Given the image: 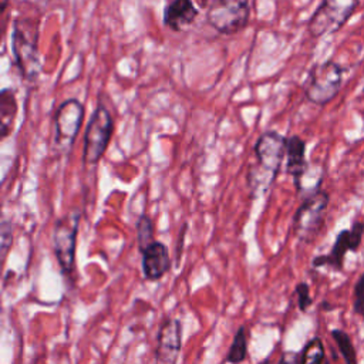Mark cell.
Listing matches in <instances>:
<instances>
[{
    "instance_id": "4",
    "label": "cell",
    "mask_w": 364,
    "mask_h": 364,
    "mask_svg": "<svg viewBox=\"0 0 364 364\" xmlns=\"http://www.w3.org/2000/svg\"><path fill=\"white\" fill-rule=\"evenodd\" d=\"M250 18L249 0H212L206 10L208 24L220 34L242 31Z\"/></svg>"
},
{
    "instance_id": "5",
    "label": "cell",
    "mask_w": 364,
    "mask_h": 364,
    "mask_svg": "<svg viewBox=\"0 0 364 364\" xmlns=\"http://www.w3.org/2000/svg\"><path fill=\"white\" fill-rule=\"evenodd\" d=\"M358 0H321L307 23V31L318 38L338 31L353 16Z\"/></svg>"
},
{
    "instance_id": "22",
    "label": "cell",
    "mask_w": 364,
    "mask_h": 364,
    "mask_svg": "<svg viewBox=\"0 0 364 364\" xmlns=\"http://www.w3.org/2000/svg\"><path fill=\"white\" fill-rule=\"evenodd\" d=\"M11 245V229L7 222H3L1 225V250L3 255H6L7 247Z\"/></svg>"
},
{
    "instance_id": "26",
    "label": "cell",
    "mask_w": 364,
    "mask_h": 364,
    "mask_svg": "<svg viewBox=\"0 0 364 364\" xmlns=\"http://www.w3.org/2000/svg\"><path fill=\"white\" fill-rule=\"evenodd\" d=\"M363 92H364V88H363Z\"/></svg>"
},
{
    "instance_id": "19",
    "label": "cell",
    "mask_w": 364,
    "mask_h": 364,
    "mask_svg": "<svg viewBox=\"0 0 364 364\" xmlns=\"http://www.w3.org/2000/svg\"><path fill=\"white\" fill-rule=\"evenodd\" d=\"M331 334H333V338L336 340L346 363L347 364H357V355H355V351H354V347L351 344L350 337L341 330H333Z\"/></svg>"
},
{
    "instance_id": "6",
    "label": "cell",
    "mask_w": 364,
    "mask_h": 364,
    "mask_svg": "<svg viewBox=\"0 0 364 364\" xmlns=\"http://www.w3.org/2000/svg\"><path fill=\"white\" fill-rule=\"evenodd\" d=\"M112 129L114 119L111 112L100 104L94 109L84 132L82 161L85 165H97L100 162L111 141Z\"/></svg>"
},
{
    "instance_id": "17",
    "label": "cell",
    "mask_w": 364,
    "mask_h": 364,
    "mask_svg": "<svg viewBox=\"0 0 364 364\" xmlns=\"http://www.w3.org/2000/svg\"><path fill=\"white\" fill-rule=\"evenodd\" d=\"M136 242L138 247L142 252L148 247L154 240V225L152 220L146 215H141L136 220Z\"/></svg>"
},
{
    "instance_id": "14",
    "label": "cell",
    "mask_w": 364,
    "mask_h": 364,
    "mask_svg": "<svg viewBox=\"0 0 364 364\" xmlns=\"http://www.w3.org/2000/svg\"><path fill=\"white\" fill-rule=\"evenodd\" d=\"M309 169L306 161V142L299 135H291L286 142V172L293 176L297 185Z\"/></svg>"
},
{
    "instance_id": "9",
    "label": "cell",
    "mask_w": 364,
    "mask_h": 364,
    "mask_svg": "<svg viewBox=\"0 0 364 364\" xmlns=\"http://www.w3.org/2000/svg\"><path fill=\"white\" fill-rule=\"evenodd\" d=\"M327 205L328 193L321 189L304 198L303 203L296 210L293 220L294 233L300 240L309 242L317 235L323 225Z\"/></svg>"
},
{
    "instance_id": "11",
    "label": "cell",
    "mask_w": 364,
    "mask_h": 364,
    "mask_svg": "<svg viewBox=\"0 0 364 364\" xmlns=\"http://www.w3.org/2000/svg\"><path fill=\"white\" fill-rule=\"evenodd\" d=\"M364 233V223L355 222L351 229L341 230L336 239V243L331 249V253L327 256H318L313 260L314 266H323V264H331L334 267H340L343 257L347 250H355L360 243Z\"/></svg>"
},
{
    "instance_id": "15",
    "label": "cell",
    "mask_w": 364,
    "mask_h": 364,
    "mask_svg": "<svg viewBox=\"0 0 364 364\" xmlns=\"http://www.w3.org/2000/svg\"><path fill=\"white\" fill-rule=\"evenodd\" d=\"M17 108L16 92L11 88H3L0 94V131L3 138H6L13 129Z\"/></svg>"
},
{
    "instance_id": "24",
    "label": "cell",
    "mask_w": 364,
    "mask_h": 364,
    "mask_svg": "<svg viewBox=\"0 0 364 364\" xmlns=\"http://www.w3.org/2000/svg\"><path fill=\"white\" fill-rule=\"evenodd\" d=\"M7 4H9V0H0V6H1V11H4V10H6V7H7Z\"/></svg>"
},
{
    "instance_id": "16",
    "label": "cell",
    "mask_w": 364,
    "mask_h": 364,
    "mask_svg": "<svg viewBox=\"0 0 364 364\" xmlns=\"http://www.w3.org/2000/svg\"><path fill=\"white\" fill-rule=\"evenodd\" d=\"M246 354H247V341H246L245 327H239L233 337V341L229 347L226 360L230 364H239L246 358Z\"/></svg>"
},
{
    "instance_id": "13",
    "label": "cell",
    "mask_w": 364,
    "mask_h": 364,
    "mask_svg": "<svg viewBox=\"0 0 364 364\" xmlns=\"http://www.w3.org/2000/svg\"><path fill=\"white\" fill-rule=\"evenodd\" d=\"M199 10L192 0H171L164 9V24L172 31H182L198 17Z\"/></svg>"
},
{
    "instance_id": "23",
    "label": "cell",
    "mask_w": 364,
    "mask_h": 364,
    "mask_svg": "<svg viewBox=\"0 0 364 364\" xmlns=\"http://www.w3.org/2000/svg\"><path fill=\"white\" fill-rule=\"evenodd\" d=\"M279 364H301V354H296L293 351H287L282 355Z\"/></svg>"
},
{
    "instance_id": "8",
    "label": "cell",
    "mask_w": 364,
    "mask_h": 364,
    "mask_svg": "<svg viewBox=\"0 0 364 364\" xmlns=\"http://www.w3.org/2000/svg\"><path fill=\"white\" fill-rule=\"evenodd\" d=\"M80 218L81 213L78 210H70L64 216L57 219L53 230L54 253L60 269L65 276H70L74 269Z\"/></svg>"
},
{
    "instance_id": "3",
    "label": "cell",
    "mask_w": 364,
    "mask_h": 364,
    "mask_svg": "<svg viewBox=\"0 0 364 364\" xmlns=\"http://www.w3.org/2000/svg\"><path fill=\"white\" fill-rule=\"evenodd\" d=\"M343 82V68L333 60L311 67L306 85V98L316 105H326L338 94Z\"/></svg>"
},
{
    "instance_id": "12",
    "label": "cell",
    "mask_w": 364,
    "mask_h": 364,
    "mask_svg": "<svg viewBox=\"0 0 364 364\" xmlns=\"http://www.w3.org/2000/svg\"><path fill=\"white\" fill-rule=\"evenodd\" d=\"M171 269L169 250L162 242H152L142 250V272L145 279L158 280Z\"/></svg>"
},
{
    "instance_id": "2",
    "label": "cell",
    "mask_w": 364,
    "mask_h": 364,
    "mask_svg": "<svg viewBox=\"0 0 364 364\" xmlns=\"http://www.w3.org/2000/svg\"><path fill=\"white\" fill-rule=\"evenodd\" d=\"M286 142L287 138L277 131H266L257 138L253 146L256 164L249 169V182L253 191L263 193L272 186L286 156Z\"/></svg>"
},
{
    "instance_id": "1",
    "label": "cell",
    "mask_w": 364,
    "mask_h": 364,
    "mask_svg": "<svg viewBox=\"0 0 364 364\" xmlns=\"http://www.w3.org/2000/svg\"><path fill=\"white\" fill-rule=\"evenodd\" d=\"M40 18L38 13H23L13 20L11 51L20 75L26 81H36L43 68L38 53Z\"/></svg>"
},
{
    "instance_id": "21",
    "label": "cell",
    "mask_w": 364,
    "mask_h": 364,
    "mask_svg": "<svg viewBox=\"0 0 364 364\" xmlns=\"http://www.w3.org/2000/svg\"><path fill=\"white\" fill-rule=\"evenodd\" d=\"M296 294L299 296V307L301 311H304L311 303V297L309 294V286L306 283H299L296 287Z\"/></svg>"
},
{
    "instance_id": "25",
    "label": "cell",
    "mask_w": 364,
    "mask_h": 364,
    "mask_svg": "<svg viewBox=\"0 0 364 364\" xmlns=\"http://www.w3.org/2000/svg\"><path fill=\"white\" fill-rule=\"evenodd\" d=\"M196 1H198V4H199V6H202V7L209 6V4H208V0H196Z\"/></svg>"
},
{
    "instance_id": "10",
    "label": "cell",
    "mask_w": 364,
    "mask_h": 364,
    "mask_svg": "<svg viewBox=\"0 0 364 364\" xmlns=\"http://www.w3.org/2000/svg\"><path fill=\"white\" fill-rule=\"evenodd\" d=\"M181 323L176 318H166L158 333L156 364H175L181 351Z\"/></svg>"
},
{
    "instance_id": "18",
    "label": "cell",
    "mask_w": 364,
    "mask_h": 364,
    "mask_svg": "<svg viewBox=\"0 0 364 364\" xmlns=\"http://www.w3.org/2000/svg\"><path fill=\"white\" fill-rule=\"evenodd\" d=\"M324 358V348L320 338H313L307 343L301 353V364H321Z\"/></svg>"
},
{
    "instance_id": "20",
    "label": "cell",
    "mask_w": 364,
    "mask_h": 364,
    "mask_svg": "<svg viewBox=\"0 0 364 364\" xmlns=\"http://www.w3.org/2000/svg\"><path fill=\"white\" fill-rule=\"evenodd\" d=\"M354 309L357 313L364 316V273L358 279L355 284V297H354Z\"/></svg>"
},
{
    "instance_id": "7",
    "label": "cell",
    "mask_w": 364,
    "mask_h": 364,
    "mask_svg": "<svg viewBox=\"0 0 364 364\" xmlns=\"http://www.w3.org/2000/svg\"><path fill=\"white\" fill-rule=\"evenodd\" d=\"M84 105L77 98L63 101L54 114V148L57 154H70L84 119Z\"/></svg>"
}]
</instances>
